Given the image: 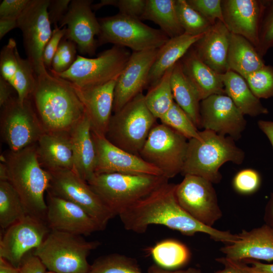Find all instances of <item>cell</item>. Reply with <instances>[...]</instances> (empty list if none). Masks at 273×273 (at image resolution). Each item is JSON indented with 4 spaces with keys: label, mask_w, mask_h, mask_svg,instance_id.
Wrapping results in <instances>:
<instances>
[{
    "label": "cell",
    "mask_w": 273,
    "mask_h": 273,
    "mask_svg": "<svg viewBox=\"0 0 273 273\" xmlns=\"http://www.w3.org/2000/svg\"><path fill=\"white\" fill-rule=\"evenodd\" d=\"M176 185L164 183L150 195L137 202L119 216L124 228L136 233H145L151 224H159L191 236L198 233L226 244L236 241L237 234L207 226L188 214L179 204L175 191Z\"/></svg>",
    "instance_id": "1"
},
{
    "label": "cell",
    "mask_w": 273,
    "mask_h": 273,
    "mask_svg": "<svg viewBox=\"0 0 273 273\" xmlns=\"http://www.w3.org/2000/svg\"><path fill=\"white\" fill-rule=\"evenodd\" d=\"M30 98L46 132H70L85 114L72 85L48 70L36 76Z\"/></svg>",
    "instance_id": "2"
},
{
    "label": "cell",
    "mask_w": 273,
    "mask_h": 273,
    "mask_svg": "<svg viewBox=\"0 0 273 273\" xmlns=\"http://www.w3.org/2000/svg\"><path fill=\"white\" fill-rule=\"evenodd\" d=\"M7 168L9 181L20 196L28 215L46 221L44 193L51 180L50 172L40 165L36 144L1 156Z\"/></svg>",
    "instance_id": "3"
},
{
    "label": "cell",
    "mask_w": 273,
    "mask_h": 273,
    "mask_svg": "<svg viewBox=\"0 0 273 273\" xmlns=\"http://www.w3.org/2000/svg\"><path fill=\"white\" fill-rule=\"evenodd\" d=\"M200 138L188 140L187 154L181 173L202 177L212 184L222 178L219 168L225 163H243L245 153L230 136L204 129Z\"/></svg>",
    "instance_id": "4"
},
{
    "label": "cell",
    "mask_w": 273,
    "mask_h": 273,
    "mask_svg": "<svg viewBox=\"0 0 273 273\" xmlns=\"http://www.w3.org/2000/svg\"><path fill=\"white\" fill-rule=\"evenodd\" d=\"M168 180L164 175L109 173L95 174L87 183L115 216Z\"/></svg>",
    "instance_id": "5"
},
{
    "label": "cell",
    "mask_w": 273,
    "mask_h": 273,
    "mask_svg": "<svg viewBox=\"0 0 273 273\" xmlns=\"http://www.w3.org/2000/svg\"><path fill=\"white\" fill-rule=\"evenodd\" d=\"M100 245L98 241H88L82 236L51 230L33 250L47 269L55 273H88L87 257Z\"/></svg>",
    "instance_id": "6"
},
{
    "label": "cell",
    "mask_w": 273,
    "mask_h": 273,
    "mask_svg": "<svg viewBox=\"0 0 273 273\" xmlns=\"http://www.w3.org/2000/svg\"><path fill=\"white\" fill-rule=\"evenodd\" d=\"M156 120L141 93L114 113L105 137L119 148L139 156Z\"/></svg>",
    "instance_id": "7"
},
{
    "label": "cell",
    "mask_w": 273,
    "mask_h": 273,
    "mask_svg": "<svg viewBox=\"0 0 273 273\" xmlns=\"http://www.w3.org/2000/svg\"><path fill=\"white\" fill-rule=\"evenodd\" d=\"M100 31L98 47L106 43L128 48L133 52L160 48L169 39L161 30L151 27L142 20L120 13L98 18Z\"/></svg>",
    "instance_id": "8"
},
{
    "label": "cell",
    "mask_w": 273,
    "mask_h": 273,
    "mask_svg": "<svg viewBox=\"0 0 273 273\" xmlns=\"http://www.w3.org/2000/svg\"><path fill=\"white\" fill-rule=\"evenodd\" d=\"M130 55L125 48L114 46L95 58L77 55L72 65L63 72H50L77 87L99 85L117 78Z\"/></svg>",
    "instance_id": "9"
},
{
    "label": "cell",
    "mask_w": 273,
    "mask_h": 273,
    "mask_svg": "<svg viewBox=\"0 0 273 273\" xmlns=\"http://www.w3.org/2000/svg\"><path fill=\"white\" fill-rule=\"evenodd\" d=\"M188 143L186 138L161 123L151 129L139 156L170 179L182 171Z\"/></svg>",
    "instance_id": "10"
},
{
    "label": "cell",
    "mask_w": 273,
    "mask_h": 273,
    "mask_svg": "<svg viewBox=\"0 0 273 273\" xmlns=\"http://www.w3.org/2000/svg\"><path fill=\"white\" fill-rule=\"evenodd\" d=\"M1 112V134L10 151L17 152L36 144L45 130L31 98L20 101L13 97Z\"/></svg>",
    "instance_id": "11"
},
{
    "label": "cell",
    "mask_w": 273,
    "mask_h": 273,
    "mask_svg": "<svg viewBox=\"0 0 273 273\" xmlns=\"http://www.w3.org/2000/svg\"><path fill=\"white\" fill-rule=\"evenodd\" d=\"M48 171L51 180L47 192L81 208L97 222L101 231L104 230L109 220L115 216L88 183L73 170Z\"/></svg>",
    "instance_id": "12"
},
{
    "label": "cell",
    "mask_w": 273,
    "mask_h": 273,
    "mask_svg": "<svg viewBox=\"0 0 273 273\" xmlns=\"http://www.w3.org/2000/svg\"><path fill=\"white\" fill-rule=\"evenodd\" d=\"M49 2L50 0H30L17 19L27 59L33 66L36 76L48 70L42 54L53 33L48 14Z\"/></svg>",
    "instance_id": "13"
},
{
    "label": "cell",
    "mask_w": 273,
    "mask_h": 273,
    "mask_svg": "<svg viewBox=\"0 0 273 273\" xmlns=\"http://www.w3.org/2000/svg\"><path fill=\"white\" fill-rule=\"evenodd\" d=\"M175 196L180 206L201 223L212 227L222 216L212 183L197 175L186 174L176 185Z\"/></svg>",
    "instance_id": "14"
},
{
    "label": "cell",
    "mask_w": 273,
    "mask_h": 273,
    "mask_svg": "<svg viewBox=\"0 0 273 273\" xmlns=\"http://www.w3.org/2000/svg\"><path fill=\"white\" fill-rule=\"evenodd\" d=\"M50 231L45 220L27 215L7 229L0 241V258L18 268L25 257L41 244Z\"/></svg>",
    "instance_id": "15"
},
{
    "label": "cell",
    "mask_w": 273,
    "mask_h": 273,
    "mask_svg": "<svg viewBox=\"0 0 273 273\" xmlns=\"http://www.w3.org/2000/svg\"><path fill=\"white\" fill-rule=\"evenodd\" d=\"M201 128L238 140L245 130L244 115L225 94L211 95L200 102Z\"/></svg>",
    "instance_id": "16"
},
{
    "label": "cell",
    "mask_w": 273,
    "mask_h": 273,
    "mask_svg": "<svg viewBox=\"0 0 273 273\" xmlns=\"http://www.w3.org/2000/svg\"><path fill=\"white\" fill-rule=\"evenodd\" d=\"M92 0H71L68 10L59 22V27L66 28L64 38L74 42L82 55L93 56L98 47L95 36L100 26L93 12Z\"/></svg>",
    "instance_id": "17"
},
{
    "label": "cell",
    "mask_w": 273,
    "mask_h": 273,
    "mask_svg": "<svg viewBox=\"0 0 273 273\" xmlns=\"http://www.w3.org/2000/svg\"><path fill=\"white\" fill-rule=\"evenodd\" d=\"M92 135L96 152L95 174L120 173L163 175L157 168L140 156L113 145L105 136L93 132Z\"/></svg>",
    "instance_id": "18"
},
{
    "label": "cell",
    "mask_w": 273,
    "mask_h": 273,
    "mask_svg": "<svg viewBox=\"0 0 273 273\" xmlns=\"http://www.w3.org/2000/svg\"><path fill=\"white\" fill-rule=\"evenodd\" d=\"M160 49V48H159ZM133 52L118 77L114 89V113L146 88L148 75L159 49Z\"/></svg>",
    "instance_id": "19"
},
{
    "label": "cell",
    "mask_w": 273,
    "mask_h": 273,
    "mask_svg": "<svg viewBox=\"0 0 273 273\" xmlns=\"http://www.w3.org/2000/svg\"><path fill=\"white\" fill-rule=\"evenodd\" d=\"M47 193L46 221L51 230L85 236L101 231L97 222L81 208Z\"/></svg>",
    "instance_id": "20"
},
{
    "label": "cell",
    "mask_w": 273,
    "mask_h": 273,
    "mask_svg": "<svg viewBox=\"0 0 273 273\" xmlns=\"http://www.w3.org/2000/svg\"><path fill=\"white\" fill-rule=\"evenodd\" d=\"M221 6L224 24L230 32L245 38L256 49L265 1L223 0Z\"/></svg>",
    "instance_id": "21"
},
{
    "label": "cell",
    "mask_w": 273,
    "mask_h": 273,
    "mask_svg": "<svg viewBox=\"0 0 273 273\" xmlns=\"http://www.w3.org/2000/svg\"><path fill=\"white\" fill-rule=\"evenodd\" d=\"M117 78L106 83L86 87L73 84L82 102L94 133L105 136L112 116L114 89Z\"/></svg>",
    "instance_id": "22"
},
{
    "label": "cell",
    "mask_w": 273,
    "mask_h": 273,
    "mask_svg": "<svg viewBox=\"0 0 273 273\" xmlns=\"http://www.w3.org/2000/svg\"><path fill=\"white\" fill-rule=\"evenodd\" d=\"M238 239L220 251L233 260L273 261V228L267 224L250 231L243 230Z\"/></svg>",
    "instance_id": "23"
},
{
    "label": "cell",
    "mask_w": 273,
    "mask_h": 273,
    "mask_svg": "<svg viewBox=\"0 0 273 273\" xmlns=\"http://www.w3.org/2000/svg\"><path fill=\"white\" fill-rule=\"evenodd\" d=\"M231 32L225 25L217 21L192 46L198 57L216 73L229 71L228 55Z\"/></svg>",
    "instance_id": "24"
},
{
    "label": "cell",
    "mask_w": 273,
    "mask_h": 273,
    "mask_svg": "<svg viewBox=\"0 0 273 273\" xmlns=\"http://www.w3.org/2000/svg\"><path fill=\"white\" fill-rule=\"evenodd\" d=\"M38 161L47 171L73 170L70 132H45L36 144Z\"/></svg>",
    "instance_id": "25"
},
{
    "label": "cell",
    "mask_w": 273,
    "mask_h": 273,
    "mask_svg": "<svg viewBox=\"0 0 273 273\" xmlns=\"http://www.w3.org/2000/svg\"><path fill=\"white\" fill-rule=\"evenodd\" d=\"M73 171L87 183L95 174L96 152L91 125L85 113L70 131Z\"/></svg>",
    "instance_id": "26"
},
{
    "label": "cell",
    "mask_w": 273,
    "mask_h": 273,
    "mask_svg": "<svg viewBox=\"0 0 273 273\" xmlns=\"http://www.w3.org/2000/svg\"><path fill=\"white\" fill-rule=\"evenodd\" d=\"M183 71L201 101L215 94H225L222 75L206 65L192 47L180 60Z\"/></svg>",
    "instance_id": "27"
},
{
    "label": "cell",
    "mask_w": 273,
    "mask_h": 273,
    "mask_svg": "<svg viewBox=\"0 0 273 273\" xmlns=\"http://www.w3.org/2000/svg\"><path fill=\"white\" fill-rule=\"evenodd\" d=\"M205 32L196 35L184 33L169 38L159 49L148 75L146 88H149L156 84L164 73L180 61Z\"/></svg>",
    "instance_id": "28"
},
{
    "label": "cell",
    "mask_w": 273,
    "mask_h": 273,
    "mask_svg": "<svg viewBox=\"0 0 273 273\" xmlns=\"http://www.w3.org/2000/svg\"><path fill=\"white\" fill-rule=\"evenodd\" d=\"M225 94L245 115L256 117L268 113L260 99L252 92L246 80L238 73L229 70L222 74Z\"/></svg>",
    "instance_id": "29"
},
{
    "label": "cell",
    "mask_w": 273,
    "mask_h": 273,
    "mask_svg": "<svg viewBox=\"0 0 273 273\" xmlns=\"http://www.w3.org/2000/svg\"><path fill=\"white\" fill-rule=\"evenodd\" d=\"M255 47L242 36L231 33L228 55L229 70L245 79L265 65Z\"/></svg>",
    "instance_id": "30"
},
{
    "label": "cell",
    "mask_w": 273,
    "mask_h": 273,
    "mask_svg": "<svg viewBox=\"0 0 273 273\" xmlns=\"http://www.w3.org/2000/svg\"><path fill=\"white\" fill-rule=\"evenodd\" d=\"M171 87L174 102L186 112L197 127L201 128L199 95L184 74L179 61L173 67Z\"/></svg>",
    "instance_id": "31"
},
{
    "label": "cell",
    "mask_w": 273,
    "mask_h": 273,
    "mask_svg": "<svg viewBox=\"0 0 273 273\" xmlns=\"http://www.w3.org/2000/svg\"><path fill=\"white\" fill-rule=\"evenodd\" d=\"M141 20L153 21L169 38L185 33L177 16L175 0H147Z\"/></svg>",
    "instance_id": "32"
},
{
    "label": "cell",
    "mask_w": 273,
    "mask_h": 273,
    "mask_svg": "<svg viewBox=\"0 0 273 273\" xmlns=\"http://www.w3.org/2000/svg\"><path fill=\"white\" fill-rule=\"evenodd\" d=\"M155 264L167 269H176L186 264L190 259V252L183 243L166 239L157 243L149 249Z\"/></svg>",
    "instance_id": "33"
},
{
    "label": "cell",
    "mask_w": 273,
    "mask_h": 273,
    "mask_svg": "<svg viewBox=\"0 0 273 273\" xmlns=\"http://www.w3.org/2000/svg\"><path fill=\"white\" fill-rule=\"evenodd\" d=\"M28 214L18 192L8 180H0V225L7 229Z\"/></svg>",
    "instance_id": "34"
},
{
    "label": "cell",
    "mask_w": 273,
    "mask_h": 273,
    "mask_svg": "<svg viewBox=\"0 0 273 273\" xmlns=\"http://www.w3.org/2000/svg\"><path fill=\"white\" fill-rule=\"evenodd\" d=\"M173 67L168 69L156 84L148 88L144 95L148 109L157 119L164 116L174 102L170 81Z\"/></svg>",
    "instance_id": "35"
},
{
    "label": "cell",
    "mask_w": 273,
    "mask_h": 273,
    "mask_svg": "<svg viewBox=\"0 0 273 273\" xmlns=\"http://www.w3.org/2000/svg\"><path fill=\"white\" fill-rule=\"evenodd\" d=\"M88 273H143L135 259L118 253L102 256L90 265Z\"/></svg>",
    "instance_id": "36"
},
{
    "label": "cell",
    "mask_w": 273,
    "mask_h": 273,
    "mask_svg": "<svg viewBox=\"0 0 273 273\" xmlns=\"http://www.w3.org/2000/svg\"><path fill=\"white\" fill-rule=\"evenodd\" d=\"M16 92L18 99L22 102L29 98L35 88L36 75L33 66L29 60L18 55L16 72L9 82Z\"/></svg>",
    "instance_id": "37"
},
{
    "label": "cell",
    "mask_w": 273,
    "mask_h": 273,
    "mask_svg": "<svg viewBox=\"0 0 273 273\" xmlns=\"http://www.w3.org/2000/svg\"><path fill=\"white\" fill-rule=\"evenodd\" d=\"M175 7L179 22L185 33L196 35L206 32L211 25L187 0H175Z\"/></svg>",
    "instance_id": "38"
},
{
    "label": "cell",
    "mask_w": 273,
    "mask_h": 273,
    "mask_svg": "<svg viewBox=\"0 0 273 273\" xmlns=\"http://www.w3.org/2000/svg\"><path fill=\"white\" fill-rule=\"evenodd\" d=\"M160 120L161 123L173 129L188 140L200 138V131L197 126L175 102Z\"/></svg>",
    "instance_id": "39"
},
{
    "label": "cell",
    "mask_w": 273,
    "mask_h": 273,
    "mask_svg": "<svg viewBox=\"0 0 273 273\" xmlns=\"http://www.w3.org/2000/svg\"><path fill=\"white\" fill-rule=\"evenodd\" d=\"M245 79L252 92L258 99L273 97V66L265 65Z\"/></svg>",
    "instance_id": "40"
},
{
    "label": "cell",
    "mask_w": 273,
    "mask_h": 273,
    "mask_svg": "<svg viewBox=\"0 0 273 273\" xmlns=\"http://www.w3.org/2000/svg\"><path fill=\"white\" fill-rule=\"evenodd\" d=\"M273 47V0L265 1V7L261 21L259 42L256 49L263 57Z\"/></svg>",
    "instance_id": "41"
},
{
    "label": "cell",
    "mask_w": 273,
    "mask_h": 273,
    "mask_svg": "<svg viewBox=\"0 0 273 273\" xmlns=\"http://www.w3.org/2000/svg\"><path fill=\"white\" fill-rule=\"evenodd\" d=\"M19 52L15 40L11 38L2 49L0 54L1 76L10 82L14 77L18 67Z\"/></svg>",
    "instance_id": "42"
},
{
    "label": "cell",
    "mask_w": 273,
    "mask_h": 273,
    "mask_svg": "<svg viewBox=\"0 0 273 273\" xmlns=\"http://www.w3.org/2000/svg\"><path fill=\"white\" fill-rule=\"evenodd\" d=\"M146 3L147 0H102L93 5L92 9L97 10L104 6H112L118 9L120 14L141 20Z\"/></svg>",
    "instance_id": "43"
},
{
    "label": "cell",
    "mask_w": 273,
    "mask_h": 273,
    "mask_svg": "<svg viewBox=\"0 0 273 273\" xmlns=\"http://www.w3.org/2000/svg\"><path fill=\"white\" fill-rule=\"evenodd\" d=\"M261 181V176L258 171L252 168H245L239 171L235 175L233 186L238 193L249 195L259 189Z\"/></svg>",
    "instance_id": "44"
},
{
    "label": "cell",
    "mask_w": 273,
    "mask_h": 273,
    "mask_svg": "<svg viewBox=\"0 0 273 273\" xmlns=\"http://www.w3.org/2000/svg\"><path fill=\"white\" fill-rule=\"evenodd\" d=\"M188 4L199 12L211 25L224 19L221 0H187Z\"/></svg>",
    "instance_id": "45"
},
{
    "label": "cell",
    "mask_w": 273,
    "mask_h": 273,
    "mask_svg": "<svg viewBox=\"0 0 273 273\" xmlns=\"http://www.w3.org/2000/svg\"><path fill=\"white\" fill-rule=\"evenodd\" d=\"M66 32V28L55 27L52 35L47 42L43 50L42 60L44 66L48 70L51 69L53 58L57 52L59 46L64 37Z\"/></svg>",
    "instance_id": "46"
},
{
    "label": "cell",
    "mask_w": 273,
    "mask_h": 273,
    "mask_svg": "<svg viewBox=\"0 0 273 273\" xmlns=\"http://www.w3.org/2000/svg\"><path fill=\"white\" fill-rule=\"evenodd\" d=\"M77 46L74 42L64 37L62 39L57 51L61 61L60 73L68 70L74 63L77 56Z\"/></svg>",
    "instance_id": "47"
},
{
    "label": "cell",
    "mask_w": 273,
    "mask_h": 273,
    "mask_svg": "<svg viewBox=\"0 0 273 273\" xmlns=\"http://www.w3.org/2000/svg\"><path fill=\"white\" fill-rule=\"evenodd\" d=\"M30 0H4L0 5V18L16 19L21 16Z\"/></svg>",
    "instance_id": "48"
},
{
    "label": "cell",
    "mask_w": 273,
    "mask_h": 273,
    "mask_svg": "<svg viewBox=\"0 0 273 273\" xmlns=\"http://www.w3.org/2000/svg\"><path fill=\"white\" fill-rule=\"evenodd\" d=\"M70 3V0H50L49 17L55 27H59L58 24L67 12Z\"/></svg>",
    "instance_id": "49"
},
{
    "label": "cell",
    "mask_w": 273,
    "mask_h": 273,
    "mask_svg": "<svg viewBox=\"0 0 273 273\" xmlns=\"http://www.w3.org/2000/svg\"><path fill=\"white\" fill-rule=\"evenodd\" d=\"M216 261L224 266L222 269L215 273H257L252 266H248L242 261L225 257L217 258Z\"/></svg>",
    "instance_id": "50"
},
{
    "label": "cell",
    "mask_w": 273,
    "mask_h": 273,
    "mask_svg": "<svg viewBox=\"0 0 273 273\" xmlns=\"http://www.w3.org/2000/svg\"><path fill=\"white\" fill-rule=\"evenodd\" d=\"M18 273H46L47 268L40 259L33 254L29 253L25 257L17 268Z\"/></svg>",
    "instance_id": "51"
},
{
    "label": "cell",
    "mask_w": 273,
    "mask_h": 273,
    "mask_svg": "<svg viewBox=\"0 0 273 273\" xmlns=\"http://www.w3.org/2000/svg\"><path fill=\"white\" fill-rule=\"evenodd\" d=\"M11 84L0 76V106H5L13 97Z\"/></svg>",
    "instance_id": "52"
},
{
    "label": "cell",
    "mask_w": 273,
    "mask_h": 273,
    "mask_svg": "<svg viewBox=\"0 0 273 273\" xmlns=\"http://www.w3.org/2000/svg\"><path fill=\"white\" fill-rule=\"evenodd\" d=\"M148 273H202L200 269L193 267L185 269H167L155 263L148 268Z\"/></svg>",
    "instance_id": "53"
},
{
    "label": "cell",
    "mask_w": 273,
    "mask_h": 273,
    "mask_svg": "<svg viewBox=\"0 0 273 273\" xmlns=\"http://www.w3.org/2000/svg\"><path fill=\"white\" fill-rule=\"evenodd\" d=\"M18 28L17 19L13 18H0V39L8 32Z\"/></svg>",
    "instance_id": "54"
},
{
    "label": "cell",
    "mask_w": 273,
    "mask_h": 273,
    "mask_svg": "<svg viewBox=\"0 0 273 273\" xmlns=\"http://www.w3.org/2000/svg\"><path fill=\"white\" fill-rule=\"evenodd\" d=\"M257 123L259 128L268 139L273 149V121L260 120Z\"/></svg>",
    "instance_id": "55"
},
{
    "label": "cell",
    "mask_w": 273,
    "mask_h": 273,
    "mask_svg": "<svg viewBox=\"0 0 273 273\" xmlns=\"http://www.w3.org/2000/svg\"><path fill=\"white\" fill-rule=\"evenodd\" d=\"M257 273H273V263H264L255 260H248Z\"/></svg>",
    "instance_id": "56"
},
{
    "label": "cell",
    "mask_w": 273,
    "mask_h": 273,
    "mask_svg": "<svg viewBox=\"0 0 273 273\" xmlns=\"http://www.w3.org/2000/svg\"><path fill=\"white\" fill-rule=\"evenodd\" d=\"M264 219L266 224L273 228V193L266 206Z\"/></svg>",
    "instance_id": "57"
},
{
    "label": "cell",
    "mask_w": 273,
    "mask_h": 273,
    "mask_svg": "<svg viewBox=\"0 0 273 273\" xmlns=\"http://www.w3.org/2000/svg\"><path fill=\"white\" fill-rule=\"evenodd\" d=\"M0 273H18L17 268L2 258H0Z\"/></svg>",
    "instance_id": "58"
},
{
    "label": "cell",
    "mask_w": 273,
    "mask_h": 273,
    "mask_svg": "<svg viewBox=\"0 0 273 273\" xmlns=\"http://www.w3.org/2000/svg\"><path fill=\"white\" fill-rule=\"evenodd\" d=\"M46 273H55V272L48 270V271H47Z\"/></svg>",
    "instance_id": "59"
}]
</instances>
